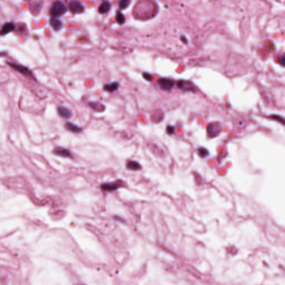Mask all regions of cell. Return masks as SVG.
Wrapping results in <instances>:
<instances>
[{
  "label": "cell",
  "mask_w": 285,
  "mask_h": 285,
  "mask_svg": "<svg viewBox=\"0 0 285 285\" xmlns=\"http://www.w3.org/2000/svg\"><path fill=\"white\" fill-rule=\"evenodd\" d=\"M6 64L8 65L12 69L18 72L19 73L21 74L22 75L26 76L28 78L33 79V80H36V78L35 76L34 75L33 72L26 66H25L22 65L16 64L14 62L8 61H6Z\"/></svg>",
  "instance_id": "2"
},
{
  "label": "cell",
  "mask_w": 285,
  "mask_h": 285,
  "mask_svg": "<svg viewBox=\"0 0 285 285\" xmlns=\"http://www.w3.org/2000/svg\"><path fill=\"white\" fill-rule=\"evenodd\" d=\"M122 185V184L120 182H114L112 183H104L102 184L101 186L102 190L104 191L108 192H112L115 190H117Z\"/></svg>",
  "instance_id": "10"
},
{
  "label": "cell",
  "mask_w": 285,
  "mask_h": 285,
  "mask_svg": "<svg viewBox=\"0 0 285 285\" xmlns=\"http://www.w3.org/2000/svg\"><path fill=\"white\" fill-rule=\"evenodd\" d=\"M57 110L58 114L63 118L69 119L72 116V111L66 107L59 106L57 108Z\"/></svg>",
  "instance_id": "9"
},
{
  "label": "cell",
  "mask_w": 285,
  "mask_h": 285,
  "mask_svg": "<svg viewBox=\"0 0 285 285\" xmlns=\"http://www.w3.org/2000/svg\"><path fill=\"white\" fill-rule=\"evenodd\" d=\"M143 77H144V78L145 79H146V80L151 81V80L153 79L152 76L150 75L149 74H148V73H146V72L144 73L143 74Z\"/></svg>",
  "instance_id": "24"
},
{
  "label": "cell",
  "mask_w": 285,
  "mask_h": 285,
  "mask_svg": "<svg viewBox=\"0 0 285 285\" xmlns=\"http://www.w3.org/2000/svg\"><path fill=\"white\" fill-rule=\"evenodd\" d=\"M198 151V153H199V156L201 157L205 158V156H207L208 154V151L204 148H199Z\"/></svg>",
  "instance_id": "21"
},
{
  "label": "cell",
  "mask_w": 285,
  "mask_h": 285,
  "mask_svg": "<svg viewBox=\"0 0 285 285\" xmlns=\"http://www.w3.org/2000/svg\"><path fill=\"white\" fill-rule=\"evenodd\" d=\"M68 7L64 3L60 1H56L53 2L49 9L50 15L55 18H59L63 16L68 11Z\"/></svg>",
  "instance_id": "1"
},
{
  "label": "cell",
  "mask_w": 285,
  "mask_h": 285,
  "mask_svg": "<svg viewBox=\"0 0 285 285\" xmlns=\"http://www.w3.org/2000/svg\"><path fill=\"white\" fill-rule=\"evenodd\" d=\"M112 7V5L109 1H103L98 7V12L100 14H105L108 13L110 11Z\"/></svg>",
  "instance_id": "12"
},
{
  "label": "cell",
  "mask_w": 285,
  "mask_h": 285,
  "mask_svg": "<svg viewBox=\"0 0 285 285\" xmlns=\"http://www.w3.org/2000/svg\"><path fill=\"white\" fill-rule=\"evenodd\" d=\"M167 132L168 133V134H173L174 132V127L172 126H171V125L168 126L167 127Z\"/></svg>",
  "instance_id": "23"
},
{
  "label": "cell",
  "mask_w": 285,
  "mask_h": 285,
  "mask_svg": "<svg viewBox=\"0 0 285 285\" xmlns=\"http://www.w3.org/2000/svg\"><path fill=\"white\" fill-rule=\"evenodd\" d=\"M127 168L132 171H138L141 169L140 164L137 161H129L127 164Z\"/></svg>",
  "instance_id": "16"
},
{
  "label": "cell",
  "mask_w": 285,
  "mask_h": 285,
  "mask_svg": "<svg viewBox=\"0 0 285 285\" xmlns=\"http://www.w3.org/2000/svg\"><path fill=\"white\" fill-rule=\"evenodd\" d=\"M277 62L281 65L285 66V54L280 55L277 58Z\"/></svg>",
  "instance_id": "22"
},
{
  "label": "cell",
  "mask_w": 285,
  "mask_h": 285,
  "mask_svg": "<svg viewBox=\"0 0 285 285\" xmlns=\"http://www.w3.org/2000/svg\"><path fill=\"white\" fill-rule=\"evenodd\" d=\"M115 20L120 25H123L125 23V17L124 15L120 11H117L116 13V16H115Z\"/></svg>",
  "instance_id": "18"
},
{
  "label": "cell",
  "mask_w": 285,
  "mask_h": 285,
  "mask_svg": "<svg viewBox=\"0 0 285 285\" xmlns=\"http://www.w3.org/2000/svg\"><path fill=\"white\" fill-rule=\"evenodd\" d=\"M68 9L74 14H80L85 11V6L77 1H71L68 4Z\"/></svg>",
  "instance_id": "3"
},
{
  "label": "cell",
  "mask_w": 285,
  "mask_h": 285,
  "mask_svg": "<svg viewBox=\"0 0 285 285\" xmlns=\"http://www.w3.org/2000/svg\"><path fill=\"white\" fill-rule=\"evenodd\" d=\"M65 126L67 130L74 133H79L82 130L80 127L71 122H67Z\"/></svg>",
  "instance_id": "14"
},
{
  "label": "cell",
  "mask_w": 285,
  "mask_h": 285,
  "mask_svg": "<svg viewBox=\"0 0 285 285\" xmlns=\"http://www.w3.org/2000/svg\"><path fill=\"white\" fill-rule=\"evenodd\" d=\"M16 31L18 34L24 35L27 33V27L23 23H19L16 25Z\"/></svg>",
  "instance_id": "17"
},
{
  "label": "cell",
  "mask_w": 285,
  "mask_h": 285,
  "mask_svg": "<svg viewBox=\"0 0 285 285\" xmlns=\"http://www.w3.org/2000/svg\"><path fill=\"white\" fill-rule=\"evenodd\" d=\"M158 84L164 90H171L174 85V81L167 78H161L158 80Z\"/></svg>",
  "instance_id": "5"
},
{
  "label": "cell",
  "mask_w": 285,
  "mask_h": 285,
  "mask_svg": "<svg viewBox=\"0 0 285 285\" xmlns=\"http://www.w3.org/2000/svg\"><path fill=\"white\" fill-rule=\"evenodd\" d=\"M119 86L120 85H119V82H117V81H114V82H110V83L105 84L103 86V90L105 92L112 93V92H114L117 91L119 88Z\"/></svg>",
  "instance_id": "11"
},
{
  "label": "cell",
  "mask_w": 285,
  "mask_h": 285,
  "mask_svg": "<svg viewBox=\"0 0 285 285\" xmlns=\"http://www.w3.org/2000/svg\"><path fill=\"white\" fill-rule=\"evenodd\" d=\"M43 1H33L30 4V10L34 15H38L43 7Z\"/></svg>",
  "instance_id": "6"
},
{
  "label": "cell",
  "mask_w": 285,
  "mask_h": 285,
  "mask_svg": "<svg viewBox=\"0 0 285 285\" xmlns=\"http://www.w3.org/2000/svg\"><path fill=\"white\" fill-rule=\"evenodd\" d=\"M270 118L273 120L279 122L281 124L285 125V119L283 117H280L277 115H272L270 116Z\"/></svg>",
  "instance_id": "19"
},
{
  "label": "cell",
  "mask_w": 285,
  "mask_h": 285,
  "mask_svg": "<svg viewBox=\"0 0 285 285\" xmlns=\"http://www.w3.org/2000/svg\"><path fill=\"white\" fill-rule=\"evenodd\" d=\"M16 25L13 22L9 21L5 22L1 28L0 35L1 36L6 35L11 32L16 31Z\"/></svg>",
  "instance_id": "4"
},
{
  "label": "cell",
  "mask_w": 285,
  "mask_h": 285,
  "mask_svg": "<svg viewBox=\"0 0 285 285\" xmlns=\"http://www.w3.org/2000/svg\"><path fill=\"white\" fill-rule=\"evenodd\" d=\"M49 25L56 31H59L63 27V22L59 18H55L53 17H51L49 20Z\"/></svg>",
  "instance_id": "7"
},
{
  "label": "cell",
  "mask_w": 285,
  "mask_h": 285,
  "mask_svg": "<svg viewBox=\"0 0 285 285\" xmlns=\"http://www.w3.org/2000/svg\"><path fill=\"white\" fill-rule=\"evenodd\" d=\"M89 105L90 107V108H92V109L97 112H102L105 109V106L103 104L99 102H90L89 103Z\"/></svg>",
  "instance_id": "15"
},
{
  "label": "cell",
  "mask_w": 285,
  "mask_h": 285,
  "mask_svg": "<svg viewBox=\"0 0 285 285\" xmlns=\"http://www.w3.org/2000/svg\"><path fill=\"white\" fill-rule=\"evenodd\" d=\"M7 54H8V53H7L6 51H1V53H0V55H1V57H2H2H5V56H6V55H7Z\"/></svg>",
  "instance_id": "25"
},
{
  "label": "cell",
  "mask_w": 285,
  "mask_h": 285,
  "mask_svg": "<svg viewBox=\"0 0 285 285\" xmlns=\"http://www.w3.org/2000/svg\"><path fill=\"white\" fill-rule=\"evenodd\" d=\"M130 1L128 0H122L119 2V6L121 10L125 9L129 6Z\"/></svg>",
  "instance_id": "20"
},
{
  "label": "cell",
  "mask_w": 285,
  "mask_h": 285,
  "mask_svg": "<svg viewBox=\"0 0 285 285\" xmlns=\"http://www.w3.org/2000/svg\"><path fill=\"white\" fill-rule=\"evenodd\" d=\"M177 86L184 91L194 92L195 87L191 82L188 81L180 80L178 82Z\"/></svg>",
  "instance_id": "8"
},
{
  "label": "cell",
  "mask_w": 285,
  "mask_h": 285,
  "mask_svg": "<svg viewBox=\"0 0 285 285\" xmlns=\"http://www.w3.org/2000/svg\"><path fill=\"white\" fill-rule=\"evenodd\" d=\"M54 153L60 156H64V157H71V154L70 151H68L66 149H65L63 148H60L58 147L54 149Z\"/></svg>",
  "instance_id": "13"
}]
</instances>
